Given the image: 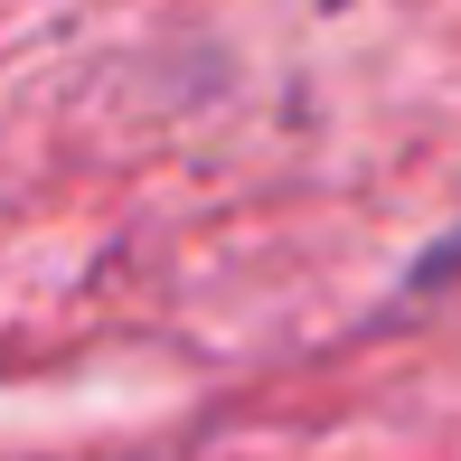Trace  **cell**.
Here are the masks:
<instances>
[{
    "instance_id": "cell-1",
    "label": "cell",
    "mask_w": 461,
    "mask_h": 461,
    "mask_svg": "<svg viewBox=\"0 0 461 461\" xmlns=\"http://www.w3.org/2000/svg\"><path fill=\"white\" fill-rule=\"evenodd\" d=\"M443 274H461V226L443 236V255H424V274H414V283H443Z\"/></svg>"
}]
</instances>
